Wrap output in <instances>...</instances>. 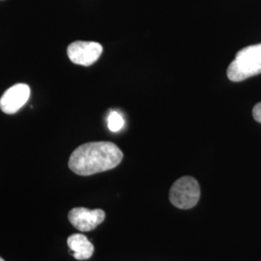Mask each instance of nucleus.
Instances as JSON below:
<instances>
[{"label": "nucleus", "mask_w": 261, "mask_h": 261, "mask_svg": "<svg viewBox=\"0 0 261 261\" xmlns=\"http://www.w3.org/2000/svg\"><path fill=\"white\" fill-rule=\"evenodd\" d=\"M200 198V187L192 176H183L174 182L169 191L170 202L182 210L192 209Z\"/></svg>", "instance_id": "3"}, {"label": "nucleus", "mask_w": 261, "mask_h": 261, "mask_svg": "<svg viewBox=\"0 0 261 261\" xmlns=\"http://www.w3.org/2000/svg\"><path fill=\"white\" fill-rule=\"evenodd\" d=\"M30 87L28 84H17L10 87L0 99V109L6 114H14L28 103L30 97Z\"/></svg>", "instance_id": "6"}, {"label": "nucleus", "mask_w": 261, "mask_h": 261, "mask_svg": "<svg viewBox=\"0 0 261 261\" xmlns=\"http://www.w3.org/2000/svg\"><path fill=\"white\" fill-rule=\"evenodd\" d=\"M227 77L234 83L261 74V44L240 49L227 68Z\"/></svg>", "instance_id": "2"}, {"label": "nucleus", "mask_w": 261, "mask_h": 261, "mask_svg": "<svg viewBox=\"0 0 261 261\" xmlns=\"http://www.w3.org/2000/svg\"><path fill=\"white\" fill-rule=\"evenodd\" d=\"M67 244L69 249L73 252L74 257L77 260H86L93 255V244L84 234L70 235L67 239Z\"/></svg>", "instance_id": "7"}, {"label": "nucleus", "mask_w": 261, "mask_h": 261, "mask_svg": "<svg viewBox=\"0 0 261 261\" xmlns=\"http://www.w3.org/2000/svg\"><path fill=\"white\" fill-rule=\"evenodd\" d=\"M123 160V152L110 141L87 142L79 146L69 159V168L82 176L93 175L116 168Z\"/></svg>", "instance_id": "1"}, {"label": "nucleus", "mask_w": 261, "mask_h": 261, "mask_svg": "<svg viewBox=\"0 0 261 261\" xmlns=\"http://www.w3.org/2000/svg\"><path fill=\"white\" fill-rule=\"evenodd\" d=\"M252 116L254 120L258 123H261V102L256 103L252 109Z\"/></svg>", "instance_id": "9"}, {"label": "nucleus", "mask_w": 261, "mask_h": 261, "mask_svg": "<svg viewBox=\"0 0 261 261\" xmlns=\"http://www.w3.org/2000/svg\"><path fill=\"white\" fill-rule=\"evenodd\" d=\"M124 124H125L124 118L119 112H111V113L109 114L108 126H109V129L113 133H116V132L121 130L122 128L124 127Z\"/></svg>", "instance_id": "8"}, {"label": "nucleus", "mask_w": 261, "mask_h": 261, "mask_svg": "<svg viewBox=\"0 0 261 261\" xmlns=\"http://www.w3.org/2000/svg\"><path fill=\"white\" fill-rule=\"evenodd\" d=\"M0 261H4V259L2 257H0Z\"/></svg>", "instance_id": "10"}, {"label": "nucleus", "mask_w": 261, "mask_h": 261, "mask_svg": "<svg viewBox=\"0 0 261 261\" xmlns=\"http://www.w3.org/2000/svg\"><path fill=\"white\" fill-rule=\"evenodd\" d=\"M103 54V47L97 42L75 41L67 48L70 60L76 65L91 66Z\"/></svg>", "instance_id": "4"}, {"label": "nucleus", "mask_w": 261, "mask_h": 261, "mask_svg": "<svg viewBox=\"0 0 261 261\" xmlns=\"http://www.w3.org/2000/svg\"><path fill=\"white\" fill-rule=\"evenodd\" d=\"M68 218L77 230L87 232L103 223L106 213L102 209L90 210L84 207H75L69 212Z\"/></svg>", "instance_id": "5"}]
</instances>
